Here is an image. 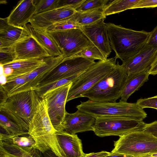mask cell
I'll use <instances>...</instances> for the list:
<instances>
[{
  "instance_id": "obj_1",
  "label": "cell",
  "mask_w": 157,
  "mask_h": 157,
  "mask_svg": "<svg viewBox=\"0 0 157 157\" xmlns=\"http://www.w3.org/2000/svg\"><path fill=\"white\" fill-rule=\"evenodd\" d=\"M106 26L112 50L115 58L122 62L139 52L147 44L150 33L125 28L111 23Z\"/></svg>"
},
{
  "instance_id": "obj_2",
  "label": "cell",
  "mask_w": 157,
  "mask_h": 157,
  "mask_svg": "<svg viewBox=\"0 0 157 157\" xmlns=\"http://www.w3.org/2000/svg\"><path fill=\"white\" fill-rule=\"evenodd\" d=\"M40 99L31 87L8 96L0 103V111L27 132Z\"/></svg>"
},
{
  "instance_id": "obj_3",
  "label": "cell",
  "mask_w": 157,
  "mask_h": 157,
  "mask_svg": "<svg viewBox=\"0 0 157 157\" xmlns=\"http://www.w3.org/2000/svg\"><path fill=\"white\" fill-rule=\"evenodd\" d=\"M76 108L95 118L121 117L143 121L147 114L136 103L121 101L119 102H98L90 100L77 105Z\"/></svg>"
},
{
  "instance_id": "obj_4",
  "label": "cell",
  "mask_w": 157,
  "mask_h": 157,
  "mask_svg": "<svg viewBox=\"0 0 157 157\" xmlns=\"http://www.w3.org/2000/svg\"><path fill=\"white\" fill-rule=\"evenodd\" d=\"M128 75L118 61L114 68L82 96L98 102H116L121 98Z\"/></svg>"
},
{
  "instance_id": "obj_5",
  "label": "cell",
  "mask_w": 157,
  "mask_h": 157,
  "mask_svg": "<svg viewBox=\"0 0 157 157\" xmlns=\"http://www.w3.org/2000/svg\"><path fill=\"white\" fill-rule=\"evenodd\" d=\"M27 132L35 141L33 148L42 153L51 151L59 157H65L58 140L57 130L48 114L39 113L35 115L29 124Z\"/></svg>"
},
{
  "instance_id": "obj_6",
  "label": "cell",
  "mask_w": 157,
  "mask_h": 157,
  "mask_svg": "<svg viewBox=\"0 0 157 157\" xmlns=\"http://www.w3.org/2000/svg\"><path fill=\"white\" fill-rule=\"evenodd\" d=\"M119 137L111 152L134 157L157 153V137L150 132L134 131Z\"/></svg>"
},
{
  "instance_id": "obj_7",
  "label": "cell",
  "mask_w": 157,
  "mask_h": 157,
  "mask_svg": "<svg viewBox=\"0 0 157 157\" xmlns=\"http://www.w3.org/2000/svg\"><path fill=\"white\" fill-rule=\"evenodd\" d=\"M115 57L99 60L81 74L73 82L69 90L66 102L83 95L115 67Z\"/></svg>"
},
{
  "instance_id": "obj_8",
  "label": "cell",
  "mask_w": 157,
  "mask_h": 157,
  "mask_svg": "<svg viewBox=\"0 0 157 157\" xmlns=\"http://www.w3.org/2000/svg\"><path fill=\"white\" fill-rule=\"evenodd\" d=\"M145 124L143 121L121 117H98L96 118L93 126V131L100 137L120 136L133 132L143 130Z\"/></svg>"
},
{
  "instance_id": "obj_9",
  "label": "cell",
  "mask_w": 157,
  "mask_h": 157,
  "mask_svg": "<svg viewBox=\"0 0 157 157\" xmlns=\"http://www.w3.org/2000/svg\"><path fill=\"white\" fill-rule=\"evenodd\" d=\"M47 32L63 53L64 58L74 56L84 49L94 45L80 29Z\"/></svg>"
},
{
  "instance_id": "obj_10",
  "label": "cell",
  "mask_w": 157,
  "mask_h": 157,
  "mask_svg": "<svg viewBox=\"0 0 157 157\" xmlns=\"http://www.w3.org/2000/svg\"><path fill=\"white\" fill-rule=\"evenodd\" d=\"M72 83L49 91L42 98L46 101L48 114L54 127L57 131L63 130L62 123L67 112L65 105Z\"/></svg>"
},
{
  "instance_id": "obj_11",
  "label": "cell",
  "mask_w": 157,
  "mask_h": 157,
  "mask_svg": "<svg viewBox=\"0 0 157 157\" xmlns=\"http://www.w3.org/2000/svg\"><path fill=\"white\" fill-rule=\"evenodd\" d=\"M96 62L94 60L79 56L64 58L49 75L39 84L81 74Z\"/></svg>"
},
{
  "instance_id": "obj_12",
  "label": "cell",
  "mask_w": 157,
  "mask_h": 157,
  "mask_svg": "<svg viewBox=\"0 0 157 157\" xmlns=\"http://www.w3.org/2000/svg\"><path fill=\"white\" fill-rule=\"evenodd\" d=\"M76 12L75 10L71 8L58 7L34 14L30 21V24L37 29L46 31L57 23L71 18Z\"/></svg>"
},
{
  "instance_id": "obj_13",
  "label": "cell",
  "mask_w": 157,
  "mask_h": 157,
  "mask_svg": "<svg viewBox=\"0 0 157 157\" xmlns=\"http://www.w3.org/2000/svg\"><path fill=\"white\" fill-rule=\"evenodd\" d=\"M157 54V48L146 44L139 52L122 61L128 76L149 70Z\"/></svg>"
},
{
  "instance_id": "obj_14",
  "label": "cell",
  "mask_w": 157,
  "mask_h": 157,
  "mask_svg": "<svg viewBox=\"0 0 157 157\" xmlns=\"http://www.w3.org/2000/svg\"><path fill=\"white\" fill-rule=\"evenodd\" d=\"M105 18L80 29L89 40L103 54L106 59L110 55L112 49L106 26Z\"/></svg>"
},
{
  "instance_id": "obj_15",
  "label": "cell",
  "mask_w": 157,
  "mask_h": 157,
  "mask_svg": "<svg viewBox=\"0 0 157 157\" xmlns=\"http://www.w3.org/2000/svg\"><path fill=\"white\" fill-rule=\"evenodd\" d=\"M96 118L78 109L70 113L66 112L62 123L63 130L71 135L79 132L93 131Z\"/></svg>"
},
{
  "instance_id": "obj_16",
  "label": "cell",
  "mask_w": 157,
  "mask_h": 157,
  "mask_svg": "<svg viewBox=\"0 0 157 157\" xmlns=\"http://www.w3.org/2000/svg\"><path fill=\"white\" fill-rule=\"evenodd\" d=\"M13 48L16 56L15 60L43 59L51 57L49 53L31 36L16 43Z\"/></svg>"
},
{
  "instance_id": "obj_17",
  "label": "cell",
  "mask_w": 157,
  "mask_h": 157,
  "mask_svg": "<svg viewBox=\"0 0 157 157\" xmlns=\"http://www.w3.org/2000/svg\"><path fill=\"white\" fill-rule=\"evenodd\" d=\"M36 10L35 0H20L7 17L8 22L14 26L23 27L30 22Z\"/></svg>"
},
{
  "instance_id": "obj_18",
  "label": "cell",
  "mask_w": 157,
  "mask_h": 157,
  "mask_svg": "<svg viewBox=\"0 0 157 157\" xmlns=\"http://www.w3.org/2000/svg\"><path fill=\"white\" fill-rule=\"evenodd\" d=\"M57 138L65 157H83L81 140L76 134L71 135L63 130L57 131Z\"/></svg>"
},
{
  "instance_id": "obj_19",
  "label": "cell",
  "mask_w": 157,
  "mask_h": 157,
  "mask_svg": "<svg viewBox=\"0 0 157 157\" xmlns=\"http://www.w3.org/2000/svg\"><path fill=\"white\" fill-rule=\"evenodd\" d=\"M64 56L46 58V63L31 73L23 75L28 80L31 88L35 87L45 79L61 63Z\"/></svg>"
},
{
  "instance_id": "obj_20",
  "label": "cell",
  "mask_w": 157,
  "mask_h": 157,
  "mask_svg": "<svg viewBox=\"0 0 157 157\" xmlns=\"http://www.w3.org/2000/svg\"><path fill=\"white\" fill-rule=\"evenodd\" d=\"M24 27L28 30L30 36L45 49L51 57L63 56V53L48 32L34 28L29 24Z\"/></svg>"
},
{
  "instance_id": "obj_21",
  "label": "cell",
  "mask_w": 157,
  "mask_h": 157,
  "mask_svg": "<svg viewBox=\"0 0 157 157\" xmlns=\"http://www.w3.org/2000/svg\"><path fill=\"white\" fill-rule=\"evenodd\" d=\"M46 63V58L43 59L15 60L2 65L3 67H9L13 71L11 75L6 77L7 81L20 76L29 74Z\"/></svg>"
},
{
  "instance_id": "obj_22",
  "label": "cell",
  "mask_w": 157,
  "mask_h": 157,
  "mask_svg": "<svg viewBox=\"0 0 157 157\" xmlns=\"http://www.w3.org/2000/svg\"><path fill=\"white\" fill-rule=\"evenodd\" d=\"M30 36L28 30L24 26L18 27L9 24L7 17L0 19V37L16 43Z\"/></svg>"
},
{
  "instance_id": "obj_23",
  "label": "cell",
  "mask_w": 157,
  "mask_h": 157,
  "mask_svg": "<svg viewBox=\"0 0 157 157\" xmlns=\"http://www.w3.org/2000/svg\"><path fill=\"white\" fill-rule=\"evenodd\" d=\"M149 75V70H147L128 76L120 100L127 102L129 97L148 80Z\"/></svg>"
},
{
  "instance_id": "obj_24",
  "label": "cell",
  "mask_w": 157,
  "mask_h": 157,
  "mask_svg": "<svg viewBox=\"0 0 157 157\" xmlns=\"http://www.w3.org/2000/svg\"><path fill=\"white\" fill-rule=\"evenodd\" d=\"M102 10L96 9L83 12H77L72 17L78 26L82 27L94 23L103 18H106Z\"/></svg>"
},
{
  "instance_id": "obj_25",
  "label": "cell",
  "mask_w": 157,
  "mask_h": 157,
  "mask_svg": "<svg viewBox=\"0 0 157 157\" xmlns=\"http://www.w3.org/2000/svg\"><path fill=\"white\" fill-rule=\"evenodd\" d=\"M140 0H110L102 9L103 15L106 16L120 13L132 8Z\"/></svg>"
},
{
  "instance_id": "obj_26",
  "label": "cell",
  "mask_w": 157,
  "mask_h": 157,
  "mask_svg": "<svg viewBox=\"0 0 157 157\" xmlns=\"http://www.w3.org/2000/svg\"><path fill=\"white\" fill-rule=\"evenodd\" d=\"M81 74L74 75L46 83L40 84L32 88L38 96L41 98L47 92L67 83L73 82Z\"/></svg>"
},
{
  "instance_id": "obj_27",
  "label": "cell",
  "mask_w": 157,
  "mask_h": 157,
  "mask_svg": "<svg viewBox=\"0 0 157 157\" xmlns=\"http://www.w3.org/2000/svg\"><path fill=\"white\" fill-rule=\"evenodd\" d=\"M0 88L6 92L8 96L31 88L28 79L22 75L7 81L5 84L0 86Z\"/></svg>"
},
{
  "instance_id": "obj_28",
  "label": "cell",
  "mask_w": 157,
  "mask_h": 157,
  "mask_svg": "<svg viewBox=\"0 0 157 157\" xmlns=\"http://www.w3.org/2000/svg\"><path fill=\"white\" fill-rule=\"evenodd\" d=\"M0 125L5 131L6 134L9 135L20 136L28 135V132L23 130L16 123L2 113L0 115Z\"/></svg>"
},
{
  "instance_id": "obj_29",
  "label": "cell",
  "mask_w": 157,
  "mask_h": 157,
  "mask_svg": "<svg viewBox=\"0 0 157 157\" xmlns=\"http://www.w3.org/2000/svg\"><path fill=\"white\" fill-rule=\"evenodd\" d=\"M0 140L23 147H32L35 144L34 140L29 135L28 136H12L1 132Z\"/></svg>"
},
{
  "instance_id": "obj_30",
  "label": "cell",
  "mask_w": 157,
  "mask_h": 157,
  "mask_svg": "<svg viewBox=\"0 0 157 157\" xmlns=\"http://www.w3.org/2000/svg\"><path fill=\"white\" fill-rule=\"evenodd\" d=\"M110 1L109 0H84L75 10L83 12L96 9L102 10Z\"/></svg>"
},
{
  "instance_id": "obj_31",
  "label": "cell",
  "mask_w": 157,
  "mask_h": 157,
  "mask_svg": "<svg viewBox=\"0 0 157 157\" xmlns=\"http://www.w3.org/2000/svg\"><path fill=\"white\" fill-rule=\"evenodd\" d=\"M79 56L95 60L107 59L101 52L94 45L88 47L83 49L75 56Z\"/></svg>"
},
{
  "instance_id": "obj_32",
  "label": "cell",
  "mask_w": 157,
  "mask_h": 157,
  "mask_svg": "<svg viewBox=\"0 0 157 157\" xmlns=\"http://www.w3.org/2000/svg\"><path fill=\"white\" fill-rule=\"evenodd\" d=\"M72 18L57 23L48 28L46 30L49 32L61 31L73 29H81Z\"/></svg>"
},
{
  "instance_id": "obj_33",
  "label": "cell",
  "mask_w": 157,
  "mask_h": 157,
  "mask_svg": "<svg viewBox=\"0 0 157 157\" xmlns=\"http://www.w3.org/2000/svg\"><path fill=\"white\" fill-rule=\"evenodd\" d=\"M58 2L59 0H35L36 9L35 14L57 8Z\"/></svg>"
},
{
  "instance_id": "obj_34",
  "label": "cell",
  "mask_w": 157,
  "mask_h": 157,
  "mask_svg": "<svg viewBox=\"0 0 157 157\" xmlns=\"http://www.w3.org/2000/svg\"><path fill=\"white\" fill-rule=\"evenodd\" d=\"M13 46L8 48L0 49V64L3 65L15 59Z\"/></svg>"
},
{
  "instance_id": "obj_35",
  "label": "cell",
  "mask_w": 157,
  "mask_h": 157,
  "mask_svg": "<svg viewBox=\"0 0 157 157\" xmlns=\"http://www.w3.org/2000/svg\"><path fill=\"white\" fill-rule=\"evenodd\" d=\"M136 103L143 109L149 108L157 110V95L148 98L139 99Z\"/></svg>"
},
{
  "instance_id": "obj_36",
  "label": "cell",
  "mask_w": 157,
  "mask_h": 157,
  "mask_svg": "<svg viewBox=\"0 0 157 157\" xmlns=\"http://www.w3.org/2000/svg\"><path fill=\"white\" fill-rule=\"evenodd\" d=\"M84 0H59L58 7H65L75 10Z\"/></svg>"
},
{
  "instance_id": "obj_37",
  "label": "cell",
  "mask_w": 157,
  "mask_h": 157,
  "mask_svg": "<svg viewBox=\"0 0 157 157\" xmlns=\"http://www.w3.org/2000/svg\"><path fill=\"white\" fill-rule=\"evenodd\" d=\"M157 7V0H140L132 8H153Z\"/></svg>"
},
{
  "instance_id": "obj_38",
  "label": "cell",
  "mask_w": 157,
  "mask_h": 157,
  "mask_svg": "<svg viewBox=\"0 0 157 157\" xmlns=\"http://www.w3.org/2000/svg\"><path fill=\"white\" fill-rule=\"evenodd\" d=\"M150 33L149 38L147 44L157 48V25Z\"/></svg>"
},
{
  "instance_id": "obj_39",
  "label": "cell",
  "mask_w": 157,
  "mask_h": 157,
  "mask_svg": "<svg viewBox=\"0 0 157 157\" xmlns=\"http://www.w3.org/2000/svg\"><path fill=\"white\" fill-rule=\"evenodd\" d=\"M143 130L150 132L157 137V121L150 123H146Z\"/></svg>"
},
{
  "instance_id": "obj_40",
  "label": "cell",
  "mask_w": 157,
  "mask_h": 157,
  "mask_svg": "<svg viewBox=\"0 0 157 157\" xmlns=\"http://www.w3.org/2000/svg\"><path fill=\"white\" fill-rule=\"evenodd\" d=\"M0 157H22L17 153L11 152L0 145Z\"/></svg>"
},
{
  "instance_id": "obj_41",
  "label": "cell",
  "mask_w": 157,
  "mask_h": 157,
  "mask_svg": "<svg viewBox=\"0 0 157 157\" xmlns=\"http://www.w3.org/2000/svg\"><path fill=\"white\" fill-rule=\"evenodd\" d=\"M15 43L8 39L0 37V49L8 48L12 47Z\"/></svg>"
},
{
  "instance_id": "obj_42",
  "label": "cell",
  "mask_w": 157,
  "mask_h": 157,
  "mask_svg": "<svg viewBox=\"0 0 157 157\" xmlns=\"http://www.w3.org/2000/svg\"><path fill=\"white\" fill-rule=\"evenodd\" d=\"M110 152L105 151H102L97 152H92L86 154L83 157H105Z\"/></svg>"
},
{
  "instance_id": "obj_43",
  "label": "cell",
  "mask_w": 157,
  "mask_h": 157,
  "mask_svg": "<svg viewBox=\"0 0 157 157\" xmlns=\"http://www.w3.org/2000/svg\"><path fill=\"white\" fill-rule=\"evenodd\" d=\"M150 75H157V54L155 59L149 70Z\"/></svg>"
},
{
  "instance_id": "obj_44",
  "label": "cell",
  "mask_w": 157,
  "mask_h": 157,
  "mask_svg": "<svg viewBox=\"0 0 157 157\" xmlns=\"http://www.w3.org/2000/svg\"><path fill=\"white\" fill-rule=\"evenodd\" d=\"M40 157H59L51 151H48L44 153L40 151Z\"/></svg>"
},
{
  "instance_id": "obj_45",
  "label": "cell",
  "mask_w": 157,
  "mask_h": 157,
  "mask_svg": "<svg viewBox=\"0 0 157 157\" xmlns=\"http://www.w3.org/2000/svg\"><path fill=\"white\" fill-rule=\"evenodd\" d=\"M133 156L131 155L113 153L110 152V153L106 155L105 157H132Z\"/></svg>"
},
{
  "instance_id": "obj_46",
  "label": "cell",
  "mask_w": 157,
  "mask_h": 157,
  "mask_svg": "<svg viewBox=\"0 0 157 157\" xmlns=\"http://www.w3.org/2000/svg\"><path fill=\"white\" fill-rule=\"evenodd\" d=\"M13 70L9 67H4L3 74L7 77L11 75L13 72Z\"/></svg>"
},
{
  "instance_id": "obj_47",
  "label": "cell",
  "mask_w": 157,
  "mask_h": 157,
  "mask_svg": "<svg viewBox=\"0 0 157 157\" xmlns=\"http://www.w3.org/2000/svg\"><path fill=\"white\" fill-rule=\"evenodd\" d=\"M7 81L6 77L4 74L0 75V86L4 85L7 82Z\"/></svg>"
},
{
  "instance_id": "obj_48",
  "label": "cell",
  "mask_w": 157,
  "mask_h": 157,
  "mask_svg": "<svg viewBox=\"0 0 157 157\" xmlns=\"http://www.w3.org/2000/svg\"><path fill=\"white\" fill-rule=\"evenodd\" d=\"M157 156V153L146 155L140 157Z\"/></svg>"
},
{
  "instance_id": "obj_49",
  "label": "cell",
  "mask_w": 157,
  "mask_h": 157,
  "mask_svg": "<svg viewBox=\"0 0 157 157\" xmlns=\"http://www.w3.org/2000/svg\"><path fill=\"white\" fill-rule=\"evenodd\" d=\"M0 75L3 74L4 67L2 64H0Z\"/></svg>"
},
{
  "instance_id": "obj_50",
  "label": "cell",
  "mask_w": 157,
  "mask_h": 157,
  "mask_svg": "<svg viewBox=\"0 0 157 157\" xmlns=\"http://www.w3.org/2000/svg\"><path fill=\"white\" fill-rule=\"evenodd\" d=\"M157 157V156H150V157Z\"/></svg>"
},
{
  "instance_id": "obj_51",
  "label": "cell",
  "mask_w": 157,
  "mask_h": 157,
  "mask_svg": "<svg viewBox=\"0 0 157 157\" xmlns=\"http://www.w3.org/2000/svg\"><path fill=\"white\" fill-rule=\"evenodd\" d=\"M22 157H23V156H22Z\"/></svg>"
}]
</instances>
